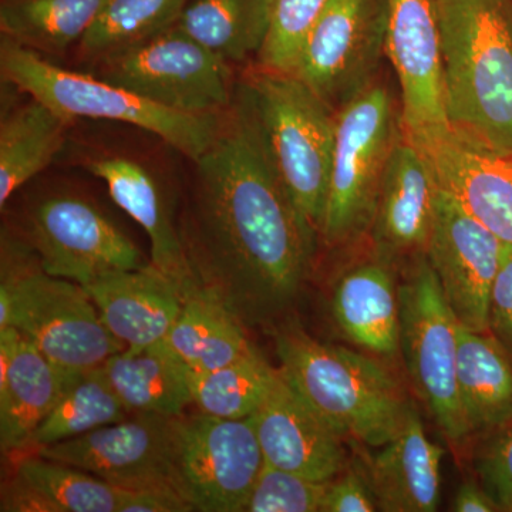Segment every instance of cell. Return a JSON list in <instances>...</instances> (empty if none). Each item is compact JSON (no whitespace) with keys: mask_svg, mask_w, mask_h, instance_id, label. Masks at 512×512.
I'll return each mask as SVG.
<instances>
[{"mask_svg":"<svg viewBox=\"0 0 512 512\" xmlns=\"http://www.w3.org/2000/svg\"><path fill=\"white\" fill-rule=\"evenodd\" d=\"M82 286L106 328L126 348L164 342L185 301L180 286L153 264L110 272Z\"/></svg>","mask_w":512,"mask_h":512,"instance_id":"d6986e66","label":"cell"},{"mask_svg":"<svg viewBox=\"0 0 512 512\" xmlns=\"http://www.w3.org/2000/svg\"><path fill=\"white\" fill-rule=\"evenodd\" d=\"M178 417L131 414L35 453L80 468L120 488L173 487Z\"/></svg>","mask_w":512,"mask_h":512,"instance_id":"9a60e30c","label":"cell"},{"mask_svg":"<svg viewBox=\"0 0 512 512\" xmlns=\"http://www.w3.org/2000/svg\"><path fill=\"white\" fill-rule=\"evenodd\" d=\"M191 505L173 487L126 488L120 512H187Z\"/></svg>","mask_w":512,"mask_h":512,"instance_id":"f35d334b","label":"cell"},{"mask_svg":"<svg viewBox=\"0 0 512 512\" xmlns=\"http://www.w3.org/2000/svg\"><path fill=\"white\" fill-rule=\"evenodd\" d=\"M384 55L399 83L404 136L420 146L447 131L437 0H386Z\"/></svg>","mask_w":512,"mask_h":512,"instance_id":"4fadbf2b","label":"cell"},{"mask_svg":"<svg viewBox=\"0 0 512 512\" xmlns=\"http://www.w3.org/2000/svg\"><path fill=\"white\" fill-rule=\"evenodd\" d=\"M384 36L386 0H330L288 73L338 111L377 79Z\"/></svg>","mask_w":512,"mask_h":512,"instance_id":"8fae6325","label":"cell"},{"mask_svg":"<svg viewBox=\"0 0 512 512\" xmlns=\"http://www.w3.org/2000/svg\"><path fill=\"white\" fill-rule=\"evenodd\" d=\"M279 369L254 349L247 356L211 372L187 369L192 404L220 419H247L274 389Z\"/></svg>","mask_w":512,"mask_h":512,"instance_id":"4dcf8cb0","label":"cell"},{"mask_svg":"<svg viewBox=\"0 0 512 512\" xmlns=\"http://www.w3.org/2000/svg\"><path fill=\"white\" fill-rule=\"evenodd\" d=\"M130 416L101 367L76 373L52 412L30 437L26 450L77 439Z\"/></svg>","mask_w":512,"mask_h":512,"instance_id":"1f68e13d","label":"cell"},{"mask_svg":"<svg viewBox=\"0 0 512 512\" xmlns=\"http://www.w3.org/2000/svg\"><path fill=\"white\" fill-rule=\"evenodd\" d=\"M332 315L340 332L357 348L386 359L399 355V289L383 256L340 276L333 289Z\"/></svg>","mask_w":512,"mask_h":512,"instance_id":"603a6c76","label":"cell"},{"mask_svg":"<svg viewBox=\"0 0 512 512\" xmlns=\"http://www.w3.org/2000/svg\"><path fill=\"white\" fill-rule=\"evenodd\" d=\"M400 352L414 393L454 447L471 439L457 384V319L426 255L399 286Z\"/></svg>","mask_w":512,"mask_h":512,"instance_id":"ba28073f","label":"cell"},{"mask_svg":"<svg viewBox=\"0 0 512 512\" xmlns=\"http://www.w3.org/2000/svg\"><path fill=\"white\" fill-rule=\"evenodd\" d=\"M25 238L46 274L80 285L148 265L136 244L79 195L56 194L37 201L26 214Z\"/></svg>","mask_w":512,"mask_h":512,"instance_id":"7c38bea8","label":"cell"},{"mask_svg":"<svg viewBox=\"0 0 512 512\" xmlns=\"http://www.w3.org/2000/svg\"><path fill=\"white\" fill-rule=\"evenodd\" d=\"M73 121L42 101H29L3 111L0 119V207L55 160Z\"/></svg>","mask_w":512,"mask_h":512,"instance_id":"4316f807","label":"cell"},{"mask_svg":"<svg viewBox=\"0 0 512 512\" xmlns=\"http://www.w3.org/2000/svg\"><path fill=\"white\" fill-rule=\"evenodd\" d=\"M402 134V109L382 80L336 111L328 200L319 232L330 247L349 244L372 229L384 173Z\"/></svg>","mask_w":512,"mask_h":512,"instance_id":"8992f818","label":"cell"},{"mask_svg":"<svg viewBox=\"0 0 512 512\" xmlns=\"http://www.w3.org/2000/svg\"><path fill=\"white\" fill-rule=\"evenodd\" d=\"M437 188L426 154L403 133L387 164L370 229L383 258L426 255Z\"/></svg>","mask_w":512,"mask_h":512,"instance_id":"ac0fdd59","label":"cell"},{"mask_svg":"<svg viewBox=\"0 0 512 512\" xmlns=\"http://www.w3.org/2000/svg\"><path fill=\"white\" fill-rule=\"evenodd\" d=\"M272 0H190L177 26L225 63L258 59L271 28Z\"/></svg>","mask_w":512,"mask_h":512,"instance_id":"f1b7e54d","label":"cell"},{"mask_svg":"<svg viewBox=\"0 0 512 512\" xmlns=\"http://www.w3.org/2000/svg\"><path fill=\"white\" fill-rule=\"evenodd\" d=\"M0 72L3 83L42 101L64 119L111 120L136 126L156 134L194 163L204 156L221 127L220 114L165 109L99 76L62 69L3 36Z\"/></svg>","mask_w":512,"mask_h":512,"instance_id":"5b68a950","label":"cell"},{"mask_svg":"<svg viewBox=\"0 0 512 512\" xmlns=\"http://www.w3.org/2000/svg\"><path fill=\"white\" fill-rule=\"evenodd\" d=\"M84 167L106 184L113 201L146 231L151 264L180 286L185 299L200 291L180 229L153 174L137 161L121 156L92 158Z\"/></svg>","mask_w":512,"mask_h":512,"instance_id":"44dd1931","label":"cell"},{"mask_svg":"<svg viewBox=\"0 0 512 512\" xmlns=\"http://www.w3.org/2000/svg\"><path fill=\"white\" fill-rule=\"evenodd\" d=\"M76 373L50 362L18 330L0 329V447L26 450Z\"/></svg>","mask_w":512,"mask_h":512,"instance_id":"ffe728a7","label":"cell"},{"mask_svg":"<svg viewBox=\"0 0 512 512\" xmlns=\"http://www.w3.org/2000/svg\"><path fill=\"white\" fill-rule=\"evenodd\" d=\"M457 384L471 437L512 414V360L490 332L457 325Z\"/></svg>","mask_w":512,"mask_h":512,"instance_id":"d4e9b609","label":"cell"},{"mask_svg":"<svg viewBox=\"0 0 512 512\" xmlns=\"http://www.w3.org/2000/svg\"><path fill=\"white\" fill-rule=\"evenodd\" d=\"M274 339L286 382L346 441L379 448L406 426L412 403L379 360L319 342L291 320Z\"/></svg>","mask_w":512,"mask_h":512,"instance_id":"7a4b0ae2","label":"cell"},{"mask_svg":"<svg viewBox=\"0 0 512 512\" xmlns=\"http://www.w3.org/2000/svg\"><path fill=\"white\" fill-rule=\"evenodd\" d=\"M417 147L426 154L439 187L512 245V156L451 127Z\"/></svg>","mask_w":512,"mask_h":512,"instance_id":"e0dca14e","label":"cell"},{"mask_svg":"<svg viewBox=\"0 0 512 512\" xmlns=\"http://www.w3.org/2000/svg\"><path fill=\"white\" fill-rule=\"evenodd\" d=\"M245 326L224 303L208 293H192L164 339L187 369L211 372L237 362L254 350Z\"/></svg>","mask_w":512,"mask_h":512,"instance_id":"83f0119b","label":"cell"},{"mask_svg":"<svg viewBox=\"0 0 512 512\" xmlns=\"http://www.w3.org/2000/svg\"><path fill=\"white\" fill-rule=\"evenodd\" d=\"M190 0H107L80 40L84 59L100 60L177 25Z\"/></svg>","mask_w":512,"mask_h":512,"instance_id":"d6a6232c","label":"cell"},{"mask_svg":"<svg viewBox=\"0 0 512 512\" xmlns=\"http://www.w3.org/2000/svg\"><path fill=\"white\" fill-rule=\"evenodd\" d=\"M18 330L60 369H99L126 345L104 325L92 296L77 282L42 268H3L0 329Z\"/></svg>","mask_w":512,"mask_h":512,"instance_id":"52a82bcc","label":"cell"},{"mask_svg":"<svg viewBox=\"0 0 512 512\" xmlns=\"http://www.w3.org/2000/svg\"><path fill=\"white\" fill-rule=\"evenodd\" d=\"M328 481H315L264 463L244 512H320Z\"/></svg>","mask_w":512,"mask_h":512,"instance_id":"e575fe53","label":"cell"},{"mask_svg":"<svg viewBox=\"0 0 512 512\" xmlns=\"http://www.w3.org/2000/svg\"><path fill=\"white\" fill-rule=\"evenodd\" d=\"M238 100L306 221L320 232L328 200L336 111L292 73L256 66Z\"/></svg>","mask_w":512,"mask_h":512,"instance_id":"277c9868","label":"cell"},{"mask_svg":"<svg viewBox=\"0 0 512 512\" xmlns=\"http://www.w3.org/2000/svg\"><path fill=\"white\" fill-rule=\"evenodd\" d=\"M101 370L131 414L178 417L192 404L187 366L163 342L124 348Z\"/></svg>","mask_w":512,"mask_h":512,"instance_id":"484cf974","label":"cell"},{"mask_svg":"<svg viewBox=\"0 0 512 512\" xmlns=\"http://www.w3.org/2000/svg\"><path fill=\"white\" fill-rule=\"evenodd\" d=\"M264 463L251 417H178L173 487L192 511L244 512Z\"/></svg>","mask_w":512,"mask_h":512,"instance_id":"30bf717a","label":"cell"},{"mask_svg":"<svg viewBox=\"0 0 512 512\" xmlns=\"http://www.w3.org/2000/svg\"><path fill=\"white\" fill-rule=\"evenodd\" d=\"M483 436L476 456L481 485L500 511L512 512V414Z\"/></svg>","mask_w":512,"mask_h":512,"instance_id":"d590c367","label":"cell"},{"mask_svg":"<svg viewBox=\"0 0 512 512\" xmlns=\"http://www.w3.org/2000/svg\"><path fill=\"white\" fill-rule=\"evenodd\" d=\"M488 332L512 360V245L504 244L488 306Z\"/></svg>","mask_w":512,"mask_h":512,"instance_id":"8d00e7d4","label":"cell"},{"mask_svg":"<svg viewBox=\"0 0 512 512\" xmlns=\"http://www.w3.org/2000/svg\"><path fill=\"white\" fill-rule=\"evenodd\" d=\"M106 2L2 0L0 32L39 55H63L89 32Z\"/></svg>","mask_w":512,"mask_h":512,"instance_id":"f546056e","label":"cell"},{"mask_svg":"<svg viewBox=\"0 0 512 512\" xmlns=\"http://www.w3.org/2000/svg\"><path fill=\"white\" fill-rule=\"evenodd\" d=\"M453 511L457 512H495L500 511L497 503L476 481H464L454 498Z\"/></svg>","mask_w":512,"mask_h":512,"instance_id":"ab89813d","label":"cell"},{"mask_svg":"<svg viewBox=\"0 0 512 512\" xmlns=\"http://www.w3.org/2000/svg\"><path fill=\"white\" fill-rule=\"evenodd\" d=\"M126 488L69 464L32 454L5 485L3 512H120Z\"/></svg>","mask_w":512,"mask_h":512,"instance_id":"cb8c5ba5","label":"cell"},{"mask_svg":"<svg viewBox=\"0 0 512 512\" xmlns=\"http://www.w3.org/2000/svg\"><path fill=\"white\" fill-rule=\"evenodd\" d=\"M377 450L360 467L375 497L377 510L437 511L444 450L426 436L414 407L403 430Z\"/></svg>","mask_w":512,"mask_h":512,"instance_id":"7402d4cb","label":"cell"},{"mask_svg":"<svg viewBox=\"0 0 512 512\" xmlns=\"http://www.w3.org/2000/svg\"><path fill=\"white\" fill-rule=\"evenodd\" d=\"M439 185V184H437ZM504 242L468 214L453 195L437 188L426 258L457 322L488 332V306Z\"/></svg>","mask_w":512,"mask_h":512,"instance_id":"5bb4252c","label":"cell"},{"mask_svg":"<svg viewBox=\"0 0 512 512\" xmlns=\"http://www.w3.org/2000/svg\"><path fill=\"white\" fill-rule=\"evenodd\" d=\"M375 497L360 467H346L328 481L320 512H373Z\"/></svg>","mask_w":512,"mask_h":512,"instance_id":"74e56055","label":"cell"},{"mask_svg":"<svg viewBox=\"0 0 512 512\" xmlns=\"http://www.w3.org/2000/svg\"><path fill=\"white\" fill-rule=\"evenodd\" d=\"M450 127L512 156V0H437Z\"/></svg>","mask_w":512,"mask_h":512,"instance_id":"3957f363","label":"cell"},{"mask_svg":"<svg viewBox=\"0 0 512 512\" xmlns=\"http://www.w3.org/2000/svg\"><path fill=\"white\" fill-rule=\"evenodd\" d=\"M251 419L269 466L323 483L349 466L346 440L293 390L281 370Z\"/></svg>","mask_w":512,"mask_h":512,"instance_id":"2e32d148","label":"cell"},{"mask_svg":"<svg viewBox=\"0 0 512 512\" xmlns=\"http://www.w3.org/2000/svg\"><path fill=\"white\" fill-rule=\"evenodd\" d=\"M330 0H272L271 28L256 66L289 72L306 33Z\"/></svg>","mask_w":512,"mask_h":512,"instance_id":"836d02e7","label":"cell"},{"mask_svg":"<svg viewBox=\"0 0 512 512\" xmlns=\"http://www.w3.org/2000/svg\"><path fill=\"white\" fill-rule=\"evenodd\" d=\"M195 165L180 232L198 289L244 326L279 318L302 291L319 234L293 202L241 101L224 114Z\"/></svg>","mask_w":512,"mask_h":512,"instance_id":"6da1fadb","label":"cell"},{"mask_svg":"<svg viewBox=\"0 0 512 512\" xmlns=\"http://www.w3.org/2000/svg\"><path fill=\"white\" fill-rule=\"evenodd\" d=\"M97 63L101 79L165 109L221 114L231 107L229 64L177 25Z\"/></svg>","mask_w":512,"mask_h":512,"instance_id":"9c48e42d","label":"cell"}]
</instances>
